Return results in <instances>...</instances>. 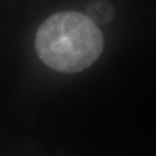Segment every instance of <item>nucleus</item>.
<instances>
[{"label": "nucleus", "mask_w": 156, "mask_h": 156, "mask_svg": "<svg viewBox=\"0 0 156 156\" xmlns=\"http://www.w3.org/2000/svg\"><path fill=\"white\" fill-rule=\"evenodd\" d=\"M87 16L95 23H107L113 17V8L107 0H95L87 7Z\"/></svg>", "instance_id": "obj_2"}, {"label": "nucleus", "mask_w": 156, "mask_h": 156, "mask_svg": "<svg viewBox=\"0 0 156 156\" xmlns=\"http://www.w3.org/2000/svg\"><path fill=\"white\" fill-rule=\"evenodd\" d=\"M104 47L100 29L80 12H58L39 26L35 50L47 66L61 73L85 70L98 60Z\"/></svg>", "instance_id": "obj_1"}]
</instances>
